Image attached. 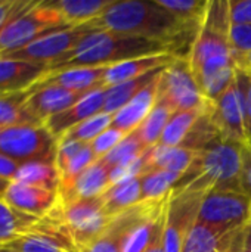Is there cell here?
<instances>
[{"mask_svg": "<svg viewBox=\"0 0 251 252\" xmlns=\"http://www.w3.org/2000/svg\"><path fill=\"white\" fill-rule=\"evenodd\" d=\"M89 25L95 30L158 41L173 56L185 59L189 58L201 27L179 19L157 0H112L105 12Z\"/></svg>", "mask_w": 251, "mask_h": 252, "instance_id": "obj_1", "label": "cell"}, {"mask_svg": "<svg viewBox=\"0 0 251 252\" xmlns=\"http://www.w3.org/2000/svg\"><path fill=\"white\" fill-rule=\"evenodd\" d=\"M229 34V0H210L188 58L198 87L210 102L235 81L237 65Z\"/></svg>", "mask_w": 251, "mask_h": 252, "instance_id": "obj_2", "label": "cell"}, {"mask_svg": "<svg viewBox=\"0 0 251 252\" xmlns=\"http://www.w3.org/2000/svg\"><path fill=\"white\" fill-rule=\"evenodd\" d=\"M157 53L170 52L158 41L115 34L105 30H92L68 53L52 62L49 65V71L77 66H109L127 59Z\"/></svg>", "mask_w": 251, "mask_h": 252, "instance_id": "obj_3", "label": "cell"}, {"mask_svg": "<svg viewBox=\"0 0 251 252\" xmlns=\"http://www.w3.org/2000/svg\"><path fill=\"white\" fill-rule=\"evenodd\" d=\"M241 143L219 139L201 152L173 190H241Z\"/></svg>", "mask_w": 251, "mask_h": 252, "instance_id": "obj_4", "label": "cell"}, {"mask_svg": "<svg viewBox=\"0 0 251 252\" xmlns=\"http://www.w3.org/2000/svg\"><path fill=\"white\" fill-rule=\"evenodd\" d=\"M62 27L68 25H65L50 1L33 0V3L0 32V55L15 52L40 35Z\"/></svg>", "mask_w": 251, "mask_h": 252, "instance_id": "obj_5", "label": "cell"}, {"mask_svg": "<svg viewBox=\"0 0 251 252\" xmlns=\"http://www.w3.org/2000/svg\"><path fill=\"white\" fill-rule=\"evenodd\" d=\"M56 145L58 140L44 124H19L4 128L0 134V152L18 164L55 162Z\"/></svg>", "mask_w": 251, "mask_h": 252, "instance_id": "obj_6", "label": "cell"}, {"mask_svg": "<svg viewBox=\"0 0 251 252\" xmlns=\"http://www.w3.org/2000/svg\"><path fill=\"white\" fill-rule=\"evenodd\" d=\"M56 211L65 223L78 252L86 251L111 221L101 196L74 199L64 204L58 202Z\"/></svg>", "mask_w": 251, "mask_h": 252, "instance_id": "obj_7", "label": "cell"}, {"mask_svg": "<svg viewBox=\"0 0 251 252\" xmlns=\"http://www.w3.org/2000/svg\"><path fill=\"white\" fill-rule=\"evenodd\" d=\"M250 220L251 198L240 190H209L198 213L200 223L223 233L240 230Z\"/></svg>", "mask_w": 251, "mask_h": 252, "instance_id": "obj_8", "label": "cell"}, {"mask_svg": "<svg viewBox=\"0 0 251 252\" xmlns=\"http://www.w3.org/2000/svg\"><path fill=\"white\" fill-rule=\"evenodd\" d=\"M158 100L167 103L173 111L203 109L210 105L198 87L189 61L185 58H175L163 69L158 81Z\"/></svg>", "mask_w": 251, "mask_h": 252, "instance_id": "obj_9", "label": "cell"}, {"mask_svg": "<svg viewBox=\"0 0 251 252\" xmlns=\"http://www.w3.org/2000/svg\"><path fill=\"white\" fill-rule=\"evenodd\" d=\"M207 192L180 189L173 190L166 205L163 230L164 252H180L183 242L198 220L200 207Z\"/></svg>", "mask_w": 251, "mask_h": 252, "instance_id": "obj_10", "label": "cell"}, {"mask_svg": "<svg viewBox=\"0 0 251 252\" xmlns=\"http://www.w3.org/2000/svg\"><path fill=\"white\" fill-rule=\"evenodd\" d=\"M9 247L13 252H74V241L59 217L56 207L44 217L38 219Z\"/></svg>", "mask_w": 251, "mask_h": 252, "instance_id": "obj_11", "label": "cell"}, {"mask_svg": "<svg viewBox=\"0 0 251 252\" xmlns=\"http://www.w3.org/2000/svg\"><path fill=\"white\" fill-rule=\"evenodd\" d=\"M170 195L160 201H142L111 219L101 236L83 252H123L133 230L163 210Z\"/></svg>", "mask_w": 251, "mask_h": 252, "instance_id": "obj_12", "label": "cell"}, {"mask_svg": "<svg viewBox=\"0 0 251 252\" xmlns=\"http://www.w3.org/2000/svg\"><path fill=\"white\" fill-rule=\"evenodd\" d=\"M92 28L89 24L81 25V27H62L52 30L30 44L6 53L0 55L3 58H10V59H19V61H27V62H36V63H44L50 65L56 59H59L62 55L68 53L86 34H89Z\"/></svg>", "mask_w": 251, "mask_h": 252, "instance_id": "obj_13", "label": "cell"}, {"mask_svg": "<svg viewBox=\"0 0 251 252\" xmlns=\"http://www.w3.org/2000/svg\"><path fill=\"white\" fill-rule=\"evenodd\" d=\"M209 117L223 139L241 145L250 143L246 128L244 105L235 81L216 100L210 102Z\"/></svg>", "mask_w": 251, "mask_h": 252, "instance_id": "obj_14", "label": "cell"}, {"mask_svg": "<svg viewBox=\"0 0 251 252\" xmlns=\"http://www.w3.org/2000/svg\"><path fill=\"white\" fill-rule=\"evenodd\" d=\"M86 93L72 92L59 86L33 87L27 97L25 109L34 123L44 124L49 118L64 112L65 109L77 103Z\"/></svg>", "mask_w": 251, "mask_h": 252, "instance_id": "obj_15", "label": "cell"}, {"mask_svg": "<svg viewBox=\"0 0 251 252\" xmlns=\"http://www.w3.org/2000/svg\"><path fill=\"white\" fill-rule=\"evenodd\" d=\"M1 198L13 210L37 219L47 216L59 202L58 190H49L18 182H10Z\"/></svg>", "mask_w": 251, "mask_h": 252, "instance_id": "obj_16", "label": "cell"}, {"mask_svg": "<svg viewBox=\"0 0 251 252\" xmlns=\"http://www.w3.org/2000/svg\"><path fill=\"white\" fill-rule=\"evenodd\" d=\"M47 71L49 66L44 63L0 56V96L31 90Z\"/></svg>", "mask_w": 251, "mask_h": 252, "instance_id": "obj_17", "label": "cell"}, {"mask_svg": "<svg viewBox=\"0 0 251 252\" xmlns=\"http://www.w3.org/2000/svg\"><path fill=\"white\" fill-rule=\"evenodd\" d=\"M105 92H107V87H99V89L87 92L77 103H74L64 112L49 118L44 123L46 128L58 140L61 136H64L68 130H71L81 121L104 112Z\"/></svg>", "mask_w": 251, "mask_h": 252, "instance_id": "obj_18", "label": "cell"}, {"mask_svg": "<svg viewBox=\"0 0 251 252\" xmlns=\"http://www.w3.org/2000/svg\"><path fill=\"white\" fill-rule=\"evenodd\" d=\"M160 75L155 80H152L143 90H141L132 100H129L123 108H120L115 114H112V123H111L112 128H117L129 134L143 123V120L149 115V112L157 103Z\"/></svg>", "mask_w": 251, "mask_h": 252, "instance_id": "obj_19", "label": "cell"}, {"mask_svg": "<svg viewBox=\"0 0 251 252\" xmlns=\"http://www.w3.org/2000/svg\"><path fill=\"white\" fill-rule=\"evenodd\" d=\"M107 66H77V68H64L47 71L34 87L40 86H59L72 92H90L104 86Z\"/></svg>", "mask_w": 251, "mask_h": 252, "instance_id": "obj_20", "label": "cell"}, {"mask_svg": "<svg viewBox=\"0 0 251 252\" xmlns=\"http://www.w3.org/2000/svg\"><path fill=\"white\" fill-rule=\"evenodd\" d=\"M176 56L172 53H157V55H148V56H141L135 59H127L114 65L107 66L105 77H104V86H115L121 84L130 80L141 78L152 71L166 68L175 61Z\"/></svg>", "mask_w": 251, "mask_h": 252, "instance_id": "obj_21", "label": "cell"}, {"mask_svg": "<svg viewBox=\"0 0 251 252\" xmlns=\"http://www.w3.org/2000/svg\"><path fill=\"white\" fill-rule=\"evenodd\" d=\"M109 188H111L109 168L101 159H96L72 182V185L58 190L59 202L64 204L74 199L96 198L104 195Z\"/></svg>", "mask_w": 251, "mask_h": 252, "instance_id": "obj_22", "label": "cell"}, {"mask_svg": "<svg viewBox=\"0 0 251 252\" xmlns=\"http://www.w3.org/2000/svg\"><path fill=\"white\" fill-rule=\"evenodd\" d=\"M240 230L223 233L197 220L180 252H237Z\"/></svg>", "mask_w": 251, "mask_h": 252, "instance_id": "obj_23", "label": "cell"}, {"mask_svg": "<svg viewBox=\"0 0 251 252\" xmlns=\"http://www.w3.org/2000/svg\"><path fill=\"white\" fill-rule=\"evenodd\" d=\"M198 152L182 146L155 145L146 152V171L166 170L183 176L195 161Z\"/></svg>", "mask_w": 251, "mask_h": 252, "instance_id": "obj_24", "label": "cell"}, {"mask_svg": "<svg viewBox=\"0 0 251 252\" xmlns=\"http://www.w3.org/2000/svg\"><path fill=\"white\" fill-rule=\"evenodd\" d=\"M112 0H50L68 27H81L98 19Z\"/></svg>", "mask_w": 251, "mask_h": 252, "instance_id": "obj_25", "label": "cell"}, {"mask_svg": "<svg viewBox=\"0 0 251 252\" xmlns=\"http://www.w3.org/2000/svg\"><path fill=\"white\" fill-rule=\"evenodd\" d=\"M101 198L105 213L112 219L121 214L123 211L142 202L141 180L138 177V179L112 185L104 195H101Z\"/></svg>", "mask_w": 251, "mask_h": 252, "instance_id": "obj_26", "label": "cell"}, {"mask_svg": "<svg viewBox=\"0 0 251 252\" xmlns=\"http://www.w3.org/2000/svg\"><path fill=\"white\" fill-rule=\"evenodd\" d=\"M12 182L43 188L49 190H58L61 177L58 168L55 167V162L37 161L21 164Z\"/></svg>", "mask_w": 251, "mask_h": 252, "instance_id": "obj_27", "label": "cell"}, {"mask_svg": "<svg viewBox=\"0 0 251 252\" xmlns=\"http://www.w3.org/2000/svg\"><path fill=\"white\" fill-rule=\"evenodd\" d=\"M163 69L164 68L157 69V71H152V72H149V74H146V75H143L141 78L130 80V81H126V83H121V84H115V86L107 87L104 112L111 114V115L115 114L129 100H132L141 90H143L152 80H155Z\"/></svg>", "mask_w": 251, "mask_h": 252, "instance_id": "obj_28", "label": "cell"}, {"mask_svg": "<svg viewBox=\"0 0 251 252\" xmlns=\"http://www.w3.org/2000/svg\"><path fill=\"white\" fill-rule=\"evenodd\" d=\"M209 106L203 108V109L175 111L163 131V136H161L158 145L180 146L183 143V140L186 139L188 133L191 131V128L194 127V124L197 123V120L209 109Z\"/></svg>", "mask_w": 251, "mask_h": 252, "instance_id": "obj_29", "label": "cell"}, {"mask_svg": "<svg viewBox=\"0 0 251 252\" xmlns=\"http://www.w3.org/2000/svg\"><path fill=\"white\" fill-rule=\"evenodd\" d=\"M182 176L166 171V170H149L145 171L141 180L142 201H160L172 195L176 183Z\"/></svg>", "mask_w": 251, "mask_h": 252, "instance_id": "obj_30", "label": "cell"}, {"mask_svg": "<svg viewBox=\"0 0 251 252\" xmlns=\"http://www.w3.org/2000/svg\"><path fill=\"white\" fill-rule=\"evenodd\" d=\"M37 220V217L13 210L0 196V245H7L16 241Z\"/></svg>", "mask_w": 251, "mask_h": 252, "instance_id": "obj_31", "label": "cell"}, {"mask_svg": "<svg viewBox=\"0 0 251 252\" xmlns=\"http://www.w3.org/2000/svg\"><path fill=\"white\" fill-rule=\"evenodd\" d=\"M173 112L175 111L167 103H164V102H161V100L157 99V103L152 108V111L149 112V115L136 128L139 137L142 139V142L146 146L152 148V146H155V145L160 143V139L163 136V131H164V128H166L170 117L173 115Z\"/></svg>", "mask_w": 251, "mask_h": 252, "instance_id": "obj_32", "label": "cell"}, {"mask_svg": "<svg viewBox=\"0 0 251 252\" xmlns=\"http://www.w3.org/2000/svg\"><path fill=\"white\" fill-rule=\"evenodd\" d=\"M149 149V146H146L142 139L139 137L138 131H132L129 134L124 136V139L111 151L108 152L104 158H99L109 170L120 167L123 164H127L136 158H139L141 155H143L146 151Z\"/></svg>", "mask_w": 251, "mask_h": 252, "instance_id": "obj_33", "label": "cell"}, {"mask_svg": "<svg viewBox=\"0 0 251 252\" xmlns=\"http://www.w3.org/2000/svg\"><path fill=\"white\" fill-rule=\"evenodd\" d=\"M30 94L28 92L0 96V127L7 128L19 124H37L28 115L25 109V102Z\"/></svg>", "mask_w": 251, "mask_h": 252, "instance_id": "obj_34", "label": "cell"}, {"mask_svg": "<svg viewBox=\"0 0 251 252\" xmlns=\"http://www.w3.org/2000/svg\"><path fill=\"white\" fill-rule=\"evenodd\" d=\"M111 123H112V115L107 114V112H101L98 115H93V117L81 121L80 124H77L75 127L68 130L59 139H70V140L90 145L99 134H102L105 130H108L111 127Z\"/></svg>", "mask_w": 251, "mask_h": 252, "instance_id": "obj_35", "label": "cell"}, {"mask_svg": "<svg viewBox=\"0 0 251 252\" xmlns=\"http://www.w3.org/2000/svg\"><path fill=\"white\" fill-rule=\"evenodd\" d=\"M164 9L179 19L191 24H203L210 0H157Z\"/></svg>", "mask_w": 251, "mask_h": 252, "instance_id": "obj_36", "label": "cell"}, {"mask_svg": "<svg viewBox=\"0 0 251 252\" xmlns=\"http://www.w3.org/2000/svg\"><path fill=\"white\" fill-rule=\"evenodd\" d=\"M98 158H96V155L93 154V151H92V148H90V145H86L71 161H70V164L65 167V170L61 173V182H59V189L58 190H61V189H65V188H68L70 185H72V182L87 168V167H90L95 161H96Z\"/></svg>", "mask_w": 251, "mask_h": 252, "instance_id": "obj_37", "label": "cell"}, {"mask_svg": "<svg viewBox=\"0 0 251 252\" xmlns=\"http://www.w3.org/2000/svg\"><path fill=\"white\" fill-rule=\"evenodd\" d=\"M126 133L117 130V128H112L109 127L108 130H105L102 134H99L92 143H90V148L93 151V154L96 155V158H104L108 152H111L123 139H124Z\"/></svg>", "mask_w": 251, "mask_h": 252, "instance_id": "obj_38", "label": "cell"}, {"mask_svg": "<svg viewBox=\"0 0 251 252\" xmlns=\"http://www.w3.org/2000/svg\"><path fill=\"white\" fill-rule=\"evenodd\" d=\"M86 146V143H80L75 140H70V139H58V145H56V154H55V167L61 173L65 170V167L70 164V161Z\"/></svg>", "mask_w": 251, "mask_h": 252, "instance_id": "obj_39", "label": "cell"}, {"mask_svg": "<svg viewBox=\"0 0 251 252\" xmlns=\"http://www.w3.org/2000/svg\"><path fill=\"white\" fill-rule=\"evenodd\" d=\"M231 47L234 56L246 55L251 52V24L231 25Z\"/></svg>", "mask_w": 251, "mask_h": 252, "instance_id": "obj_40", "label": "cell"}, {"mask_svg": "<svg viewBox=\"0 0 251 252\" xmlns=\"http://www.w3.org/2000/svg\"><path fill=\"white\" fill-rule=\"evenodd\" d=\"M235 83H237L240 93H241L244 112H246V128H247L249 140L251 143V74L237 69Z\"/></svg>", "mask_w": 251, "mask_h": 252, "instance_id": "obj_41", "label": "cell"}, {"mask_svg": "<svg viewBox=\"0 0 251 252\" xmlns=\"http://www.w3.org/2000/svg\"><path fill=\"white\" fill-rule=\"evenodd\" d=\"M31 3L33 0H0V32Z\"/></svg>", "mask_w": 251, "mask_h": 252, "instance_id": "obj_42", "label": "cell"}, {"mask_svg": "<svg viewBox=\"0 0 251 252\" xmlns=\"http://www.w3.org/2000/svg\"><path fill=\"white\" fill-rule=\"evenodd\" d=\"M231 25L251 24V0H229Z\"/></svg>", "mask_w": 251, "mask_h": 252, "instance_id": "obj_43", "label": "cell"}, {"mask_svg": "<svg viewBox=\"0 0 251 252\" xmlns=\"http://www.w3.org/2000/svg\"><path fill=\"white\" fill-rule=\"evenodd\" d=\"M241 190L251 198V143L241 148Z\"/></svg>", "mask_w": 251, "mask_h": 252, "instance_id": "obj_44", "label": "cell"}, {"mask_svg": "<svg viewBox=\"0 0 251 252\" xmlns=\"http://www.w3.org/2000/svg\"><path fill=\"white\" fill-rule=\"evenodd\" d=\"M21 164H18L16 161L10 159L9 157L3 155L0 152V179L6 180V182H12L18 168Z\"/></svg>", "mask_w": 251, "mask_h": 252, "instance_id": "obj_45", "label": "cell"}, {"mask_svg": "<svg viewBox=\"0 0 251 252\" xmlns=\"http://www.w3.org/2000/svg\"><path fill=\"white\" fill-rule=\"evenodd\" d=\"M238 252H251V220L240 230Z\"/></svg>", "mask_w": 251, "mask_h": 252, "instance_id": "obj_46", "label": "cell"}, {"mask_svg": "<svg viewBox=\"0 0 251 252\" xmlns=\"http://www.w3.org/2000/svg\"><path fill=\"white\" fill-rule=\"evenodd\" d=\"M234 61H235L237 69L251 74V52L250 53H246V55L234 56Z\"/></svg>", "mask_w": 251, "mask_h": 252, "instance_id": "obj_47", "label": "cell"}, {"mask_svg": "<svg viewBox=\"0 0 251 252\" xmlns=\"http://www.w3.org/2000/svg\"><path fill=\"white\" fill-rule=\"evenodd\" d=\"M143 252H164V245H163V233L157 236V239L149 245V248H146V251Z\"/></svg>", "mask_w": 251, "mask_h": 252, "instance_id": "obj_48", "label": "cell"}, {"mask_svg": "<svg viewBox=\"0 0 251 252\" xmlns=\"http://www.w3.org/2000/svg\"><path fill=\"white\" fill-rule=\"evenodd\" d=\"M9 183L10 182H6V180L0 179V196H3V193H4V190H6V188H7Z\"/></svg>", "mask_w": 251, "mask_h": 252, "instance_id": "obj_49", "label": "cell"}, {"mask_svg": "<svg viewBox=\"0 0 251 252\" xmlns=\"http://www.w3.org/2000/svg\"><path fill=\"white\" fill-rule=\"evenodd\" d=\"M0 252H13V250L7 244V245H0Z\"/></svg>", "mask_w": 251, "mask_h": 252, "instance_id": "obj_50", "label": "cell"}, {"mask_svg": "<svg viewBox=\"0 0 251 252\" xmlns=\"http://www.w3.org/2000/svg\"><path fill=\"white\" fill-rule=\"evenodd\" d=\"M3 130H4V128H1V127H0V134H1V131H3Z\"/></svg>", "mask_w": 251, "mask_h": 252, "instance_id": "obj_51", "label": "cell"}, {"mask_svg": "<svg viewBox=\"0 0 251 252\" xmlns=\"http://www.w3.org/2000/svg\"><path fill=\"white\" fill-rule=\"evenodd\" d=\"M74 252H78V251H74Z\"/></svg>", "mask_w": 251, "mask_h": 252, "instance_id": "obj_52", "label": "cell"}]
</instances>
